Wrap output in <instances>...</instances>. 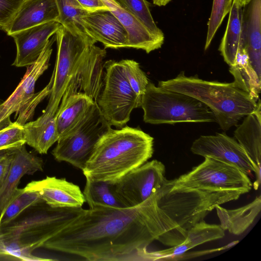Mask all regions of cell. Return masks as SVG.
I'll return each mask as SVG.
<instances>
[{
    "label": "cell",
    "mask_w": 261,
    "mask_h": 261,
    "mask_svg": "<svg viewBox=\"0 0 261 261\" xmlns=\"http://www.w3.org/2000/svg\"><path fill=\"white\" fill-rule=\"evenodd\" d=\"M101 1L126 30L129 47L141 49L148 54L162 46L164 39L151 33L129 11L114 0Z\"/></svg>",
    "instance_id": "obj_20"
},
{
    "label": "cell",
    "mask_w": 261,
    "mask_h": 261,
    "mask_svg": "<svg viewBox=\"0 0 261 261\" xmlns=\"http://www.w3.org/2000/svg\"><path fill=\"white\" fill-rule=\"evenodd\" d=\"M242 194L239 191L174 186L168 180L158 193L157 203L179 227L187 232L216 206L237 200Z\"/></svg>",
    "instance_id": "obj_6"
},
{
    "label": "cell",
    "mask_w": 261,
    "mask_h": 261,
    "mask_svg": "<svg viewBox=\"0 0 261 261\" xmlns=\"http://www.w3.org/2000/svg\"><path fill=\"white\" fill-rule=\"evenodd\" d=\"M171 0H152L153 4L158 6H165Z\"/></svg>",
    "instance_id": "obj_38"
},
{
    "label": "cell",
    "mask_w": 261,
    "mask_h": 261,
    "mask_svg": "<svg viewBox=\"0 0 261 261\" xmlns=\"http://www.w3.org/2000/svg\"><path fill=\"white\" fill-rule=\"evenodd\" d=\"M11 161L9 149L0 150V179L6 173Z\"/></svg>",
    "instance_id": "obj_37"
},
{
    "label": "cell",
    "mask_w": 261,
    "mask_h": 261,
    "mask_svg": "<svg viewBox=\"0 0 261 261\" xmlns=\"http://www.w3.org/2000/svg\"><path fill=\"white\" fill-rule=\"evenodd\" d=\"M119 63L131 88L141 99L149 83L146 74L141 69L139 64L134 60H122Z\"/></svg>",
    "instance_id": "obj_32"
},
{
    "label": "cell",
    "mask_w": 261,
    "mask_h": 261,
    "mask_svg": "<svg viewBox=\"0 0 261 261\" xmlns=\"http://www.w3.org/2000/svg\"><path fill=\"white\" fill-rule=\"evenodd\" d=\"M25 144L40 154L47 153L59 137L56 116L43 121L34 120L23 125Z\"/></svg>",
    "instance_id": "obj_26"
},
{
    "label": "cell",
    "mask_w": 261,
    "mask_h": 261,
    "mask_svg": "<svg viewBox=\"0 0 261 261\" xmlns=\"http://www.w3.org/2000/svg\"><path fill=\"white\" fill-rule=\"evenodd\" d=\"M153 153V138L141 129L112 128L97 142L82 171L86 179L116 182Z\"/></svg>",
    "instance_id": "obj_3"
},
{
    "label": "cell",
    "mask_w": 261,
    "mask_h": 261,
    "mask_svg": "<svg viewBox=\"0 0 261 261\" xmlns=\"http://www.w3.org/2000/svg\"><path fill=\"white\" fill-rule=\"evenodd\" d=\"M233 0H213L211 13L207 23L204 50L210 46L224 18L229 13Z\"/></svg>",
    "instance_id": "obj_33"
},
{
    "label": "cell",
    "mask_w": 261,
    "mask_h": 261,
    "mask_svg": "<svg viewBox=\"0 0 261 261\" xmlns=\"http://www.w3.org/2000/svg\"><path fill=\"white\" fill-rule=\"evenodd\" d=\"M2 102H0V106H1V104H2Z\"/></svg>",
    "instance_id": "obj_40"
},
{
    "label": "cell",
    "mask_w": 261,
    "mask_h": 261,
    "mask_svg": "<svg viewBox=\"0 0 261 261\" xmlns=\"http://www.w3.org/2000/svg\"><path fill=\"white\" fill-rule=\"evenodd\" d=\"M79 208H56L45 202L30 206L5 226L0 227V260H53L33 254L43 248L73 219Z\"/></svg>",
    "instance_id": "obj_2"
},
{
    "label": "cell",
    "mask_w": 261,
    "mask_h": 261,
    "mask_svg": "<svg viewBox=\"0 0 261 261\" xmlns=\"http://www.w3.org/2000/svg\"><path fill=\"white\" fill-rule=\"evenodd\" d=\"M229 71L233 76V82L257 101L260 92V78L251 66L245 49L238 52L234 64L230 66Z\"/></svg>",
    "instance_id": "obj_27"
},
{
    "label": "cell",
    "mask_w": 261,
    "mask_h": 261,
    "mask_svg": "<svg viewBox=\"0 0 261 261\" xmlns=\"http://www.w3.org/2000/svg\"><path fill=\"white\" fill-rule=\"evenodd\" d=\"M225 230L220 225L206 223L204 220L187 231V237L181 244L165 250L149 252L145 249L138 253L134 260L176 259L188 250L206 242L223 238Z\"/></svg>",
    "instance_id": "obj_18"
},
{
    "label": "cell",
    "mask_w": 261,
    "mask_h": 261,
    "mask_svg": "<svg viewBox=\"0 0 261 261\" xmlns=\"http://www.w3.org/2000/svg\"><path fill=\"white\" fill-rule=\"evenodd\" d=\"M226 30L219 46L224 61L233 65L239 51L244 49L243 35V7L233 0L229 12Z\"/></svg>",
    "instance_id": "obj_24"
},
{
    "label": "cell",
    "mask_w": 261,
    "mask_h": 261,
    "mask_svg": "<svg viewBox=\"0 0 261 261\" xmlns=\"http://www.w3.org/2000/svg\"><path fill=\"white\" fill-rule=\"evenodd\" d=\"M158 86L193 97L207 106L224 131L254 112L260 104L234 82L208 81L181 72L176 77L159 81Z\"/></svg>",
    "instance_id": "obj_4"
},
{
    "label": "cell",
    "mask_w": 261,
    "mask_h": 261,
    "mask_svg": "<svg viewBox=\"0 0 261 261\" xmlns=\"http://www.w3.org/2000/svg\"><path fill=\"white\" fill-rule=\"evenodd\" d=\"M167 181L165 165L153 160L134 169L116 181V191L126 207H134L159 192Z\"/></svg>",
    "instance_id": "obj_11"
},
{
    "label": "cell",
    "mask_w": 261,
    "mask_h": 261,
    "mask_svg": "<svg viewBox=\"0 0 261 261\" xmlns=\"http://www.w3.org/2000/svg\"><path fill=\"white\" fill-rule=\"evenodd\" d=\"M240 5L243 7L247 3H248L251 0H237Z\"/></svg>",
    "instance_id": "obj_39"
},
{
    "label": "cell",
    "mask_w": 261,
    "mask_h": 261,
    "mask_svg": "<svg viewBox=\"0 0 261 261\" xmlns=\"http://www.w3.org/2000/svg\"><path fill=\"white\" fill-rule=\"evenodd\" d=\"M57 57L50 78L51 87L47 107L36 120L45 121L55 117L62 96L71 80L85 74L98 55L100 47L87 35L72 34L62 25L55 34Z\"/></svg>",
    "instance_id": "obj_5"
},
{
    "label": "cell",
    "mask_w": 261,
    "mask_h": 261,
    "mask_svg": "<svg viewBox=\"0 0 261 261\" xmlns=\"http://www.w3.org/2000/svg\"><path fill=\"white\" fill-rule=\"evenodd\" d=\"M82 22L85 33L105 48L129 47L126 30L110 10L87 13Z\"/></svg>",
    "instance_id": "obj_15"
},
{
    "label": "cell",
    "mask_w": 261,
    "mask_h": 261,
    "mask_svg": "<svg viewBox=\"0 0 261 261\" xmlns=\"http://www.w3.org/2000/svg\"><path fill=\"white\" fill-rule=\"evenodd\" d=\"M103 67V85L96 102L111 126L122 127L133 110L141 107V99L131 88L119 62L109 60Z\"/></svg>",
    "instance_id": "obj_9"
},
{
    "label": "cell",
    "mask_w": 261,
    "mask_h": 261,
    "mask_svg": "<svg viewBox=\"0 0 261 261\" xmlns=\"http://www.w3.org/2000/svg\"><path fill=\"white\" fill-rule=\"evenodd\" d=\"M59 13L58 22L73 35H86L82 18L87 13L77 0H55Z\"/></svg>",
    "instance_id": "obj_29"
},
{
    "label": "cell",
    "mask_w": 261,
    "mask_h": 261,
    "mask_svg": "<svg viewBox=\"0 0 261 261\" xmlns=\"http://www.w3.org/2000/svg\"><path fill=\"white\" fill-rule=\"evenodd\" d=\"M244 46L250 64L261 75V0H251L243 7Z\"/></svg>",
    "instance_id": "obj_21"
},
{
    "label": "cell",
    "mask_w": 261,
    "mask_h": 261,
    "mask_svg": "<svg viewBox=\"0 0 261 261\" xmlns=\"http://www.w3.org/2000/svg\"><path fill=\"white\" fill-rule=\"evenodd\" d=\"M87 12L109 10L101 0H77Z\"/></svg>",
    "instance_id": "obj_36"
},
{
    "label": "cell",
    "mask_w": 261,
    "mask_h": 261,
    "mask_svg": "<svg viewBox=\"0 0 261 261\" xmlns=\"http://www.w3.org/2000/svg\"><path fill=\"white\" fill-rule=\"evenodd\" d=\"M25 0H0V30L5 32Z\"/></svg>",
    "instance_id": "obj_35"
},
{
    "label": "cell",
    "mask_w": 261,
    "mask_h": 261,
    "mask_svg": "<svg viewBox=\"0 0 261 261\" xmlns=\"http://www.w3.org/2000/svg\"><path fill=\"white\" fill-rule=\"evenodd\" d=\"M83 193L89 208L97 206L126 207L116 193L115 182L86 179Z\"/></svg>",
    "instance_id": "obj_28"
},
{
    "label": "cell",
    "mask_w": 261,
    "mask_h": 261,
    "mask_svg": "<svg viewBox=\"0 0 261 261\" xmlns=\"http://www.w3.org/2000/svg\"><path fill=\"white\" fill-rule=\"evenodd\" d=\"M220 226L234 235H240L252 224L261 210V196L250 203L235 209H226L220 205L215 207Z\"/></svg>",
    "instance_id": "obj_25"
},
{
    "label": "cell",
    "mask_w": 261,
    "mask_h": 261,
    "mask_svg": "<svg viewBox=\"0 0 261 261\" xmlns=\"http://www.w3.org/2000/svg\"><path fill=\"white\" fill-rule=\"evenodd\" d=\"M24 188L38 192L43 201L53 207H82L86 202L80 187L65 178L46 176L32 181Z\"/></svg>",
    "instance_id": "obj_17"
},
{
    "label": "cell",
    "mask_w": 261,
    "mask_h": 261,
    "mask_svg": "<svg viewBox=\"0 0 261 261\" xmlns=\"http://www.w3.org/2000/svg\"><path fill=\"white\" fill-rule=\"evenodd\" d=\"M61 24L53 21L31 27L12 34L16 46V55L12 65L28 67L39 58L49 38Z\"/></svg>",
    "instance_id": "obj_16"
},
{
    "label": "cell",
    "mask_w": 261,
    "mask_h": 261,
    "mask_svg": "<svg viewBox=\"0 0 261 261\" xmlns=\"http://www.w3.org/2000/svg\"><path fill=\"white\" fill-rule=\"evenodd\" d=\"M25 144L23 125L16 121L0 128V150H7Z\"/></svg>",
    "instance_id": "obj_34"
},
{
    "label": "cell",
    "mask_w": 261,
    "mask_h": 261,
    "mask_svg": "<svg viewBox=\"0 0 261 261\" xmlns=\"http://www.w3.org/2000/svg\"><path fill=\"white\" fill-rule=\"evenodd\" d=\"M42 202L44 201L38 192L18 188L4 212L0 227L10 223L30 206Z\"/></svg>",
    "instance_id": "obj_30"
},
{
    "label": "cell",
    "mask_w": 261,
    "mask_h": 261,
    "mask_svg": "<svg viewBox=\"0 0 261 261\" xmlns=\"http://www.w3.org/2000/svg\"><path fill=\"white\" fill-rule=\"evenodd\" d=\"M159 192L134 207L84 209L43 248L88 260L120 261L133 260L155 240L178 245L187 232L158 206Z\"/></svg>",
    "instance_id": "obj_1"
},
{
    "label": "cell",
    "mask_w": 261,
    "mask_h": 261,
    "mask_svg": "<svg viewBox=\"0 0 261 261\" xmlns=\"http://www.w3.org/2000/svg\"><path fill=\"white\" fill-rule=\"evenodd\" d=\"M56 41L55 36L49 39L39 58L27 69L20 82L9 97L0 106V128L12 121L10 116H15L24 111L30 102L36 97L35 84L39 77L48 68L52 53V45Z\"/></svg>",
    "instance_id": "obj_13"
},
{
    "label": "cell",
    "mask_w": 261,
    "mask_h": 261,
    "mask_svg": "<svg viewBox=\"0 0 261 261\" xmlns=\"http://www.w3.org/2000/svg\"><path fill=\"white\" fill-rule=\"evenodd\" d=\"M9 150L10 164L6 173L0 179V221L22 177L43 169L42 159L29 152L25 144Z\"/></svg>",
    "instance_id": "obj_14"
},
{
    "label": "cell",
    "mask_w": 261,
    "mask_h": 261,
    "mask_svg": "<svg viewBox=\"0 0 261 261\" xmlns=\"http://www.w3.org/2000/svg\"><path fill=\"white\" fill-rule=\"evenodd\" d=\"M77 90L76 83L71 81L62 96L55 115L59 138L68 134L82 121L95 101Z\"/></svg>",
    "instance_id": "obj_19"
},
{
    "label": "cell",
    "mask_w": 261,
    "mask_h": 261,
    "mask_svg": "<svg viewBox=\"0 0 261 261\" xmlns=\"http://www.w3.org/2000/svg\"><path fill=\"white\" fill-rule=\"evenodd\" d=\"M137 17L156 37L164 39L162 31L156 25L150 12L149 3L146 0H114Z\"/></svg>",
    "instance_id": "obj_31"
},
{
    "label": "cell",
    "mask_w": 261,
    "mask_h": 261,
    "mask_svg": "<svg viewBox=\"0 0 261 261\" xmlns=\"http://www.w3.org/2000/svg\"><path fill=\"white\" fill-rule=\"evenodd\" d=\"M174 186L211 191L249 192L252 183L248 175L239 169L210 157L190 172L172 180Z\"/></svg>",
    "instance_id": "obj_10"
},
{
    "label": "cell",
    "mask_w": 261,
    "mask_h": 261,
    "mask_svg": "<svg viewBox=\"0 0 261 261\" xmlns=\"http://www.w3.org/2000/svg\"><path fill=\"white\" fill-rule=\"evenodd\" d=\"M111 129V124L95 101L82 121L58 139L51 153L57 161L67 162L82 170L97 142Z\"/></svg>",
    "instance_id": "obj_8"
},
{
    "label": "cell",
    "mask_w": 261,
    "mask_h": 261,
    "mask_svg": "<svg viewBox=\"0 0 261 261\" xmlns=\"http://www.w3.org/2000/svg\"><path fill=\"white\" fill-rule=\"evenodd\" d=\"M55 0H25L10 23L8 35L50 21L58 22Z\"/></svg>",
    "instance_id": "obj_22"
},
{
    "label": "cell",
    "mask_w": 261,
    "mask_h": 261,
    "mask_svg": "<svg viewBox=\"0 0 261 261\" xmlns=\"http://www.w3.org/2000/svg\"><path fill=\"white\" fill-rule=\"evenodd\" d=\"M193 153L210 157L232 166L249 175L255 173L253 187L257 189L260 182L259 173L252 161L239 143L225 133L200 136L192 143Z\"/></svg>",
    "instance_id": "obj_12"
},
{
    "label": "cell",
    "mask_w": 261,
    "mask_h": 261,
    "mask_svg": "<svg viewBox=\"0 0 261 261\" xmlns=\"http://www.w3.org/2000/svg\"><path fill=\"white\" fill-rule=\"evenodd\" d=\"M141 107L144 121L152 124L216 122L213 112L199 100L150 82L142 97Z\"/></svg>",
    "instance_id": "obj_7"
},
{
    "label": "cell",
    "mask_w": 261,
    "mask_h": 261,
    "mask_svg": "<svg viewBox=\"0 0 261 261\" xmlns=\"http://www.w3.org/2000/svg\"><path fill=\"white\" fill-rule=\"evenodd\" d=\"M260 104L256 110L245 116L242 123L234 131L237 142L244 149L260 173L261 162Z\"/></svg>",
    "instance_id": "obj_23"
}]
</instances>
